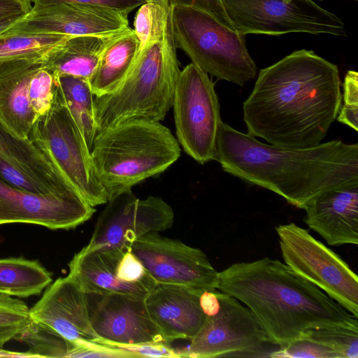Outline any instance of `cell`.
I'll return each mask as SVG.
<instances>
[{"label":"cell","instance_id":"cell-29","mask_svg":"<svg viewBox=\"0 0 358 358\" xmlns=\"http://www.w3.org/2000/svg\"><path fill=\"white\" fill-rule=\"evenodd\" d=\"M330 348L340 358L358 357V326H330L306 331L301 338Z\"/></svg>","mask_w":358,"mask_h":358},{"label":"cell","instance_id":"cell-34","mask_svg":"<svg viewBox=\"0 0 358 358\" xmlns=\"http://www.w3.org/2000/svg\"><path fill=\"white\" fill-rule=\"evenodd\" d=\"M29 308H20L0 309V348L19 335L31 324Z\"/></svg>","mask_w":358,"mask_h":358},{"label":"cell","instance_id":"cell-14","mask_svg":"<svg viewBox=\"0 0 358 358\" xmlns=\"http://www.w3.org/2000/svg\"><path fill=\"white\" fill-rule=\"evenodd\" d=\"M90 324L99 343L112 345L169 343L148 311L145 299L120 293H85Z\"/></svg>","mask_w":358,"mask_h":358},{"label":"cell","instance_id":"cell-38","mask_svg":"<svg viewBox=\"0 0 358 358\" xmlns=\"http://www.w3.org/2000/svg\"><path fill=\"white\" fill-rule=\"evenodd\" d=\"M170 344L167 343H147L117 347L131 352L136 357H180L178 350L172 348Z\"/></svg>","mask_w":358,"mask_h":358},{"label":"cell","instance_id":"cell-19","mask_svg":"<svg viewBox=\"0 0 358 358\" xmlns=\"http://www.w3.org/2000/svg\"><path fill=\"white\" fill-rule=\"evenodd\" d=\"M303 210L305 223L328 245L358 244V180L322 192Z\"/></svg>","mask_w":358,"mask_h":358},{"label":"cell","instance_id":"cell-16","mask_svg":"<svg viewBox=\"0 0 358 358\" xmlns=\"http://www.w3.org/2000/svg\"><path fill=\"white\" fill-rule=\"evenodd\" d=\"M127 27V15L117 10L94 4L66 2L34 6L23 19L4 33L108 36Z\"/></svg>","mask_w":358,"mask_h":358},{"label":"cell","instance_id":"cell-32","mask_svg":"<svg viewBox=\"0 0 358 358\" xmlns=\"http://www.w3.org/2000/svg\"><path fill=\"white\" fill-rule=\"evenodd\" d=\"M343 105L337 115L338 122L358 131V73L350 70L343 82Z\"/></svg>","mask_w":358,"mask_h":358},{"label":"cell","instance_id":"cell-8","mask_svg":"<svg viewBox=\"0 0 358 358\" xmlns=\"http://www.w3.org/2000/svg\"><path fill=\"white\" fill-rule=\"evenodd\" d=\"M172 106L178 141L184 151L201 164L215 160L222 121L208 74L193 63L180 71Z\"/></svg>","mask_w":358,"mask_h":358},{"label":"cell","instance_id":"cell-15","mask_svg":"<svg viewBox=\"0 0 358 358\" xmlns=\"http://www.w3.org/2000/svg\"><path fill=\"white\" fill-rule=\"evenodd\" d=\"M76 191L38 194L10 186L0 179V225L27 223L50 229H69L95 213Z\"/></svg>","mask_w":358,"mask_h":358},{"label":"cell","instance_id":"cell-37","mask_svg":"<svg viewBox=\"0 0 358 358\" xmlns=\"http://www.w3.org/2000/svg\"><path fill=\"white\" fill-rule=\"evenodd\" d=\"M172 7L194 8L204 11L228 28L235 30L229 19L220 0H170Z\"/></svg>","mask_w":358,"mask_h":358},{"label":"cell","instance_id":"cell-17","mask_svg":"<svg viewBox=\"0 0 358 358\" xmlns=\"http://www.w3.org/2000/svg\"><path fill=\"white\" fill-rule=\"evenodd\" d=\"M0 179L15 188L34 193L76 191L46 150L29 137L14 136L1 122Z\"/></svg>","mask_w":358,"mask_h":358},{"label":"cell","instance_id":"cell-9","mask_svg":"<svg viewBox=\"0 0 358 358\" xmlns=\"http://www.w3.org/2000/svg\"><path fill=\"white\" fill-rule=\"evenodd\" d=\"M275 231L285 264L358 318V277L349 265L294 223Z\"/></svg>","mask_w":358,"mask_h":358},{"label":"cell","instance_id":"cell-23","mask_svg":"<svg viewBox=\"0 0 358 358\" xmlns=\"http://www.w3.org/2000/svg\"><path fill=\"white\" fill-rule=\"evenodd\" d=\"M139 41L129 27L108 38L90 79L94 97L113 92L130 70Z\"/></svg>","mask_w":358,"mask_h":358},{"label":"cell","instance_id":"cell-22","mask_svg":"<svg viewBox=\"0 0 358 358\" xmlns=\"http://www.w3.org/2000/svg\"><path fill=\"white\" fill-rule=\"evenodd\" d=\"M124 252L113 250H88L84 247L69 263L68 275L85 293H120L145 299L153 289L129 285L117 278V265Z\"/></svg>","mask_w":358,"mask_h":358},{"label":"cell","instance_id":"cell-6","mask_svg":"<svg viewBox=\"0 0 358 358\" xmlns=\"http://www.w3.org/2000/svg\"><path fill=\"white\" fill-rule=\"evenodd\" d=\"M172 20L176 48L203 71L241 87L255 78L257 66L246 48V35L194 8L173 7Z\"/></svg>","mask_w":358,"mask_h":358},{"label":"cell","instance_id":"cell-20","mask_svg":"<svg viewBox=\"0 0 358 358\" xmlns=\"http://www.w3.org/2000/svg\"><path fill=\"white\" fill-rule=\"evenodd\" d=\"M201 294L185 287L157 284L145 298L151 319L169 343L191 341L200 330L206 317L199 303Z\"/></svg>","mask_w":358,"mask_h":358},{"label":"cell","instance_id":"cell-30","mask_svg":"<svg viewBox=\"0 0 358 358\" xmlns=\"http://www.w3.org/2000/svg\"><path fill=\"white\" fill-rule=\"evenodd\" d=\"M58 90V77L43 63L32 76L28 92L30 105L36 118L51 108Z\"/></svg>","mask_w":358,"mask_h":358},{"label":"cell","instance_id":"cell-36","mask_svg":"<svg viewBox=\"0 0 358 358\" xmlns=\"http://www.w3.org/2000/svg\"><path fill=\"white\" fill-rule=\"evenodd\" d=\"M34 6H46L72 2L94 4L107 7L128 15L133 10L145 3V0H31Z\"/></svg>","mask_w":358,"mask_h":358},{"label":"cell","instance_id":"cell-31","mask_svg":"<svg viewBox=\"0 0 358 358\" xmlns=\"http://www.w3.org/2000/svg\"><path fill=\"white\" fill-rule=\"evenodd\" d=\"M116 275L120 281L129 285H143L150 289H154L157 285L131 248L120 259Z\"/></svg>","mask_w":358,"mask_h":358},{"label":"cell","instance_id":"cell-7","mask_svg":"<svg viewBox=\"0 0 358 358\" xmlns=\"http://www.w3.org/2000/svg\"><path fill=\"white\" fill-rule=\"evenodd\" d=\"M48 152L59 170L92 206L106 203L108 194L99 181L91 150L58 90L51 108L38 117L28 136Z\"/></svg>","mask_w":358,"mask_h":358},{"label":"cell","instance_id":"cell-40","mask_svg":"<svg viewBox=\"0 0 358 358\" xmlns=\"http://www.w3.org/2000/svg\"><path fill=\"white\" fill-rule=\"evenodd\" d=\"M32 7L31 0H0V17L17 13L27 15Z\"/></svg>","mask_w":358,"mask_h":358},{"label":"cell","instance_id":"cell-39","mask_svg":"<svg viewBox=\"0 0 358 358\" xmlns=\"http://www.w3.org/2000/svg\"><path fill=\"white\" fill-rule=\"evenodd\" d=\"M134 31L139 41V48L144 47L152 38V11L150 5L142 4L136 13Z\"/></svg>","mask_w":358,"mask_h":358},{"label":"cell","instance_id":"cell-25","mask_svg":"<svg viewBox=\"0 0 358 358\" xmlns=\"http://www.w3.org/2000/svg\"><path fill=\"white\" fill-rule=\"evenodd\" d=\"M52 280L50 273L38 261L22 257L0 259V294L17 297L37 295Z\"/></svg>","mask_w":358,"mask_h":358},{"label":"cell","instance_id":"cell-35","mask_svg":"<svg viewBox=\"0 0 358 358\" xmlns=\"http://www.w3.org/2000/svg\"><path fill=\"white\" fill-rule=\"evenodd\" d=\"M71 343L67 357H136L131 352L112 345L87 341Z\"/></svg>","mask_w":358,"mask_h":358},{"label":"cell","instance_id":"cell-5","mask_svg":"<svg viewBox=\"0 0 358 358\" xmlns=\"http://www.w3.org/2000/svg\"><path fill=\"white\" fill-rule=\"evenodd\" d=\"M179 68L166 63L161 41L151 40L138 48L122 81L112 92L94 97L96 135L122 122L162 120L172 106Z\"/></svg>","mask_w":358,"mask_h":358},{"label":"cell","instance_id":"cell-3","mask_svg":"<svg viewBox=\"0 0 358 358\" xmlns=\"http://www.w3.org/2000/svg\"><path fill=\"white\" fill-rule=\"evenodd\" d=\"M217 289L246 306L268 343L282 348L310 329L358 326L357 317L287 264L269 257L219 272Z\"/></svg>","mask_w":358,"mask_h":358},{"label":"cell","instance_id":"cell-41","mask_svg":"<svg viewBox=\"0 0 358 358\" xmlns=\"http://www.w3.org/2000/svg\"><path fill=\"white\" fill-rule=\"evenodd\" d=\"M200 306L206 316L215 315L220 310V303L216 290L205 291L199 296Z\"/></svg>","mask_w":358,"mask_h":358},{"label":"cell","instance_id":"cell-2","mask_svg":"<svg viewBox=\"0 0 358 358\" xmlns=\"http://www.w3.org/2000/svg\"><path fill=\"white\" fill-rule=\"evenodd\" d=\"M224 171L302 208L327 189L358 180V144L333 140L306 148L259 141L222 122L215 159Z\"/></svg>","mask_w":358,"mask_h":358},{"label":"cell","instance_id":"cell-21","mask_svg":"<svg viewBox=\"0 0 358 358\" xmlns=\"http://www.w3.org/2000/svg\"><path fill=\"white\" fill-rule=\"evenodd\" d=\"M43 56L0 61V122L15 136L28 137L36 117L28 96L34 74Z\"/></svg>","mask_w":358,"mask_h":358},{"label":"cell","instance_id":"cell-24","mask_svg":"<svg viewBox=\"0 0 358 358\" xmlns=\"http://www.w3.org/2000/svg\"><path fill=\"white\" fill-rule=\"evenodd\" d=\"M110 36H70L43 55L44 64L57 76L69 75L90 80Z\"/></svg>","mask_w":358,"mask_h":358},{"label":"cell","instance_id":"cell-11","mask_svg":"<svg viewBox=\"0 0 358 358\" xmlns=\"http://www.w3.org/2000/svg\"><path fill=\"white\" fill-rule=\"evenodd\" d=\"M100 214L88 250L103 249L126 252L141 236L171 228L174 213L161 198L150 196L137 199L127 188L111 195Z\"/></svg>","mask_w":358,"mask_h":358},{"label":"cell","instance_id":"cell-33","mask_svg":"<svg viewBox=\"0 0 358 358\" xmlns=\"http://www.w3.org/2000/svg\"><path fill=\"white\" fill-rule=\"evenodd\" d=\"M268 356L273 358H340L330 348L306 338L289 343L278 350L271 352Z\"/></svg>","mask_w":358,"mask_h":358},{"label":"cell","instance_id":"cell-27","mask_svg":"<svg viewBox=\"0 0 358 358\" xmlns=\"http://www.w3.org/2000/svg\"><path fill=\"white\" fill-rule=\"evenodd\" d=\"M70 36L54 34L3 33L0 35V61L43 56Z\"/></svg>","mask_w":358,"mask_h":358},{"label":"cell","instance_id":"cell-42","mask_svg":"<svg viewBox=\"0 0 358 358\" xmlns=\"http://www.w3.org/2000/svg\"><path fill=\"white\" fill-rule=\"evenodd\" d=\"M24 306H26V303L20 299L0 294V309L20 308Z\"/></svg>","mask_w":358,"mask_h":358},{"label":"cell","instance_id":"cell-10","mask_svg":"<svg viewBox=\"0 0 358 358\" xmlns=\"http://www.w3.org/2000/svg\"><path fill=\"white\" fill-rule=\"evenodd\" d=\"M238 33L346 36L342 20L313 0H220Z\"/></svg>","mask_w":358,"mask_h":358},{"label":"cell","instance_id":"cell-12","mask_svg":"<svg viewBox=\"0 0 358 358\" xmlns=\"http://www.w3.org/2000/svg\"><path fill=\"white\" fill-rule=\"evenodd\" d=\"M131 250L157 284L185 287L199 293L217 290L219 272L199 248L150 232L134 241Z\"/></svg>","mask_w":358,"mask_h":358},{"label":"cell","instance_id":"cell-26","mask_svg":"<svg viewBox=\"0 0 358 358\" xmlns=\"http://www.w3.org/2000/svg\"><path fill=\"white\" fill-rule=\"evenodd\" d=\"M57 77L63 101L91 150L96 136V124L94 95L90 80L69 75Z\"/></svg>","mask_w":358,"mask_h":358},{"label":"cell","instance_id":"cell-1","mask_svg":"<svg viewBox=\"0 0 358 358\" xmlns=\"http://www.w3.org/2000/svg\"><path fill=\"white\" fill-rule=\"evenodd\" d=\"M341 85L336 64L313 50L294 51L259 71L243 104L247 134L280 147L320 144L339 113Z\"/></svg>","mask_w":358,"mask_h":358},{"label":"cell","instance_id":"cell-43","mask_svg":"<svg viewBox=\"0 0 358 358\" xmlns=\"http://www.w3.org/2000/svg\"><path fill=\"white\" fill-rule=\"evenodd\" d=\"M0 357H34L28 351L13 352L0 348Z\"/></svg>","mask_w":358,"mask_h":358},{"label":"cell","instance_id":"cell-4","mask_svg":"<svg viewBox=\"0 0 358 358\" xmlns=\"http://www.w3.org/2000/svg\"><path fill=\"white\" fill-rule=\"evenodd\" d=\"M91 154L108 196L164 171L178 160L180 145L158 121L122 122L98 133Z\"/></svg>","mask_w":358,"mask_h":358},{"label":"cell","instance_id":"cell-28","mask_svg":"<svg viewBox=\"0 0 358 358\" xmlns=\"http://www.w3.org/2000/svg\"><path fill=\"white\" fill-rule=\"evenodd\" d=\"M17 339L27 344L34 357H67L71 343L31 320Z\"/></svg>","mask_w":358,"mask_h":358},{"label":"cell","instance_id":"cell-44","mask_svg":"<svg viewBox=\"0 0 358 358\" xmlns=\"http://www.w3.org/2000/svg\"><path fill=\"white\" fill-rule=\"evenodd\" d=\"M319 1H322V0H319ZM355 1H357V0H355Z\"/></svg>","mask_w":358,"mask_h":358},{"label":"cell","instance_id":"cell-13","mask_svg":"<svg viewBox=\"0 0 358 358\" xmlns=\"http://www.w3.org/2000/svg\"><path fill=\"white\" fill-rule=\"evenodd\" d=\"M220 308L206 320L180 357L209 358L236 352H255L268 343L259 322L236 298L217 291Z\"/></svg>","mask_w":358,"mask_h":358},{"label":"cell","instance_id":"cell-18","mask_svg":"<svg viewBox=\"0 0 358 358\" xmlns=\"http://www.w3.org/2000/svg\"><path fill=\"white\" fill-rule=\"evenodd\" d=\"M31 320L69 342H99L90 322L85 292L67 275L50 284L29 308Z\"/></svg>","mask_w":358,"mask_h":358}]
</instances>
